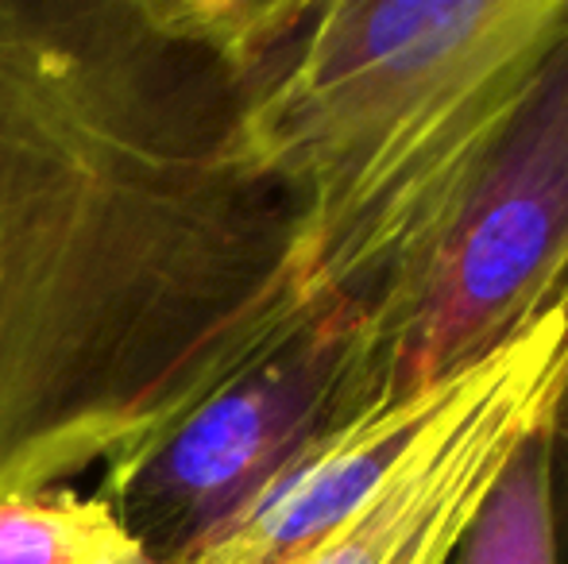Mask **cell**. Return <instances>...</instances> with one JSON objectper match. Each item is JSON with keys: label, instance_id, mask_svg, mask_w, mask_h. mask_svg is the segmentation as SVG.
Instances as JSON below:
<instances>
[{"label": "cell", "instance_id": "obj_1", "mask_svg": "<svg viewBox=\"0 0 568 564\" xmlns=\"http://www.w3.org/2000/svg\"><path fill=\"white\" fill-rule=\"evenodd\" d=\"M325 306L179 0H0V495L116 460Z\"/></svg>", "mask_w": 568, "mask_h": 564}, {"label": "cell", "instance_id": "obj_2", "mask_svg": "<svg viewBox=\"0 0 568 564\" xmlns=\"http://www.w3.org/2000/svg\"><path fill=\"white\" fill-rule=\"evenodd\" d=\"M568 35V0H314L247 90L306 290L398 337Z\"/></svg>", "mask_w": 568, "mask_h": 564}, {"label": "cell", "instance_id": "obj_3", "mask_svg": "<svg viewBox=\"0 0 568 564\" xmlns=\"http://www.w3.org/2000/svg\"><path fill=\"white\" fill-rule=\"evenodd\" d=\"M395 387V360L348 306L283 345L105 464L98 499L151 564H194L302 449Z\"/></svg>", "mask_w": 568, "mask_h": 564}, {"label": "cell", "instance_id": "obj_4", "mask_svg": "<svg viewBox=\"0 0 568 564\" xmlns=\"http://www.w3.org/2000/svg\"><path fill=\"white\" fill-rule=\"evenodd\" d=\"M568 256V35L479 182L398 337L403 394L449 379L546 317Z\"/></svg>", "mask_w": 568, "mask_h": 564}, {"label": "cell", "instance_id": "obj_5", "mask_svg": "<svg viewBox=\"0 0 568 564\" xmlns=\"http://www.w3.org/2000/svg\"><path fill=\"white\" fill-rule=\"evenodd\" d=\"M568 391V309L538 317L460 368L442 407L383 480L286 564H453L495 480Z\"/></svg>", "mask_w": 568, "mask_h": 564}, {"label": "cell", "instance_id": "obj_6", "mask_svg": "<svg viewBox=\"0 0 568 564\" xmlns=\"http://www.w3.org/2000/svg\"><path fill=\"white\" fill-rule=\"evenodd\" d=\"M456 376L426 391H387L317 437L194 564H286L306 553L383 480L453 399Z\"/></svg>", "mask_w": 568, "mask_h": 564}, {"label": "cell", "instance_id": "obj_7", "mask_svg": "<svg viewBox=\"0 0 568 564\" xmlns=\"http://www.w3.org/2000/svg\"><path fill=\"white\" fill-rule=\"evenodd\" d=\"M0 564H151L105 499L70 488L0 495Z\"/></svg>", "mask_w": 568, "mask_h": 564}, {"label": "cell", "instance_id": "obj_8", "mask_svg": "<svg viewBox=\"0 0 568 564\" xmlns=\"http://www.w3.org/2000/svg\"><path fill=\"white\" fill-rule=\"evenodd\" d=\"M541 433L526 441L507 472L495 480L484 511L456 545L453 564H554Z\"/></svg>", "mask_w": 568, "mask_h": 564}, {"label": "cell", "instance_id": "obj_9", "mask_svg": "<svg viewBox=\"0 0 568 564\" xmlns=\"http://www.w3.org/2000/svg\"><path fill=\"white\" fill-rule=\"evenodd\" d=\"M546 491H549V537H554V564H568V391L557 402L546 433Z\"/></svg>", "mask_w": 568, "mask_h": 564}]
</instances>
